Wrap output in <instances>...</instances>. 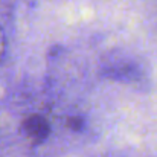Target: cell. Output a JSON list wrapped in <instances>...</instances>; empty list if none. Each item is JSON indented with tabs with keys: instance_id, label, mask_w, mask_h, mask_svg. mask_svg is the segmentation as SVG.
<instances>
[{
	"instance_id": "6da1fadb",
	"label": "cell",
	"mask_w": 157,
	"mask_h": 157,
	"mask_svg": "<svg viewBox=\"0 0 157 157\" xmlns=\"http://www.w3.org/2000/svg\"><path fill=\"white\" fill-rule=\"evenodd\" d=\"M21 131L25 137L32 144V145H40L43 144L48 136L51 134V125L48 119L41 114H31L26 117L21 124Z\"/></svg>"
},
{
	"instance_id": "7a4b0ae2",
	"label": "cell",
	"mask_w": 157,
	"mask_h": 157,
	"mask_svg": "<svg viewBox=\"0 0 157 157\" xmlns=\"http://www.w3.org/2000/svg\"><path fill=\"white\" fill-rule=\"evenodd\" d=\"M5 51H6V40H5V34H3V31L0 28V61L5 56Z\"/></svg>"
}]
</instances>
